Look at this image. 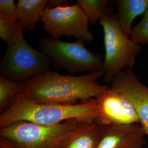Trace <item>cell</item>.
<instances>
[{"label":"cell","instance_id":"cell-1","mask_svg":"<svg viewBox=\"0 0 148 148\" xmlns=\"http://www.w3.org/2000/svg\"><path fill=\"white\" fill-rule=\"evenodd\" d=\"M104 76L103 70L75 76L49 71L23 84L21 93L40 104L73 105L96 98L108 88L97 80Z\"/></svg>","mask_w":148,"mask_h":148},{"label":"cell","instance_id":"cell-2","mask_svg":"<svg viewBox=\"0 0 148 148\" xmlns=\"http://www.w3.org/2000/svg\"><path fill=\"white\" fill-rule=\"evenodd\" d=\"M98 113L95 98L73 105H57L36 103L19 94L9 108L1 114L0 128L18 121L48 126L71 119L95 122Z\"/></svg>","mask_w":148,"mask_h":148},{"label":"cell","instance_id":"cell-3","mask_svg":"<svg viewBox=\"0 0 148 148\" xmlns=\"http://www.w3.org/2000/svg\"><path fill=\"white\" fill-rule=\"evenodd\" d=\"M93 122L71 119L48 126L16 122L1 128L0 136L16 148H61Z\"/></svg>","mask_w":148,"mask_h":148},{"label":"cell","instance_id":"cell-4","mask_svg":"<svg viewBox=\"0 0 148 148\" xmlns=\"http://www.w3.org/2000/svg\"><path fill=\"white\" fill-rule=\"evenodd\" d=\"M24 30L18 21L16 34L6 44V51L0 64L1 76L21 84L50 71L52 65L46 54L28 43L24 36Z\"/></svg>","mask_w":148,"mask_h":148},{"label":"cell","instance_id":"cell-5","mask_svg":"<svg viewBox=\"0 0 148 148\" xmlns=\"http://www.w3.org/2000/svg\"><path fill=\"white\" fill-rule=\"evenodd\" d=\"M99 23L104 32L106 49L102 70L105 82H110L117 74L131 69L142 48L122 30L117 15L103 18Z\"/></svg>","mask_w":148,"mask_h":148},{"label":"cell","instance_id":"cell-6","mask_svg":"<svg viewBox=\"0 0 148 148\" xmlns=\"http://www.w3.org/2000/svg\"><path fill=\"white\" fill-rule=\"evenodd\" d=\"M40 48L54 67L70 74L90 73L103 69V56L90 51L84 41L65 42L59 38L44 37L40 41Z\"/></svg>","mask_w":148,"mask_h":148},{"label":"cell","instance_id":"cell-7","mask_svg":"<svg viewBox=\"0 0 148 148\" xmlns=\"http://www.w3.org/2000/svg\"><path fill=\"white\" fill-rule=\"evenodd\" d=\"M41 21L43 23V29L51 37H74L84 42L94 40L93 33L88 27V19L77 2L65 7H46Z\"/></svg>","mask_w":148,"mask_h":148},{"label":"cell","instance_id":"cell-8","mask_svg":"<svg viewBox=\"0 0 148 148\" xmlns=\"http://www.w3.org/2000/svg\"><path fill=\"white\" fill-rule=\"evenodd\" d=\"M95 99L99 113L95 122L98 125H123L139 123L137 113L131 101L111 87L103 91Z\"/></svg>","mask_w":148,"mask_h":148},{"label":"cell","instance_id":"cell-9","mask_svg":"<svg viewBox=\"0 0 148 148\" xmlns=\"http://www.w3.org/2000/svg\"><path fill=\"white\" fill-rule=\"evenodd\" d=\"M111 85V88L125 95L132 104L139 123L148 137V87L138 79L131 69L117 74L112 79Z\"/></svg>","mask_w":148,"mask_h":148},{"label":"cell","instance_id":"cell-10","mask_svg":"<svg viewBox=\"0 0 148 148\" xmlns=\"http://www.w3.org/2000/svg\"><path fill=\"white\" fill-rule=\"evenodd\" d=\"M101 126V138L97 148H142L145 144L146 134L139 123Z\"/></svg>","mask_w":148,"mask_h":148},{"label":"cell","instance_id":"cell-11","mask_svg":"<svg viewBox=\"0 0 148 148\" xmlns=\"http://www.w3.org/2000/svg\"><path fill=\"white\" fill-rule=\"evenodd\" d=\"M47 0H19L16 3L17 21L26 32L36 29L37 22L47 7Z\"/></svg>","mask_w":148,"mask_h":148},{"label":"cell","instance_id":"cell-12","mask_svg":"<svg viewBox=\"0 0 148 148\" xmlns=\"http://www.w3.org/2000/svg\"><path fill=\"white\" fill-rule=\"evenodd\" d=\"M117 14L122 30L130 37L134 19L148 10V0H118Z\"/></svg>","mask_w":148,"mask_h":148},{"label":"cell","instance_id":"cell-13","mask_svg":"<svg viewBox=\"0 0 148 148\" xmlns=\"http://www.w3.org/2000/svg\"><path fill=\"white\" fill-rule=\"evenodd\" d=\"M101 127L95 121L75 136L61 148H97Z\"/></svg>","mask_w":148,"mask_h":148},{"label":"cell","instance_id":"cell-14","mask_svg":"<svg viewBox=\"0 0 148 148\" xmlns=\"http://www.w3.org/2000/svg\"><path fill=\"white\" fill-rule=\"evenodd\" d=\"M77 2L84 11L91 25H95L103 18L112 15L111 1L78 0Z\"/></svg>","mask_w":148,"mask_h":148},{"label":"cell","instance_id":"cell-15","mask_svg":"<svg viewBox=\"0 0 148 148\" xmlns=\"http://www.w3.org/2000/svg\"><path fill=\"white\" fill-rule=\"evenodd\" d=\"M23 84L0 76V112L9 108L16 97L21 93Z\"/></svg>","mask_w":148,"mask_h":148},{"label":"cell","instance_id":"cell-16","mask_svg":"<svg viewBox=\"0 0 148 148\" xmlns=\"http://www.w3.org/2000/svg\"><path fill=\"white\" fill-rule=\"evenodd\" d=\"M130 38L139 45L148 43V10L141 21L132 29Z\"/></svg>","mask_w":148,"mask_h":148},{"label":"cell","instance_id":"cell-17","mask_svg":"<svg viewBox=\"0 0 148 148\" xmlns=\"http://www.w3.org/2000/svg\"><path fill=\"white\" fill-rule=\"evenodd\" d=\"M17 27V20L0 16V37L6 44L14 36Z\"/></svg>","mask_w":148,"mask_h":148},{"label":"cell","instance_id":"cell-18","mask_svg":"<svg viewBox=\"0 0 148 148\" xmlns=\"http://www.w3.org/2000/svg\"><path fill=\"white\" fill-rule=\"evenodd\" d=\"M0 16L17 20L16 3L14 0L0 1Z\"/></svg>","mask_w":148,"mask_h":148},{"label":"cell","instance_id":"cell-19","mask_svg":"<svg viewBox=\"0 0 148 148\" xmlns=\"http://www.w3.org/2000/svg\"><path fill=\"white\" fill-rule=\"evenodd\" d=\"M68 5V1L66 0H49L48 1L47 7L50 8L65 7Z\"/></svg>","mask_w":148,"mask_h":148},{"label":"cell","instance_id":"cell-20","mask_svg":"<svg viewBox=\"0 0 148 148\" xmlns=\"http://www.w3.org/2000/svg\"><path fill=\"white\" fill-rule=\"evenodd\" d=\"M0 148H16L12 143L5 138L1 137Z\"/></svg>","mask_w":148,"mask_h":148}]
</instances>
